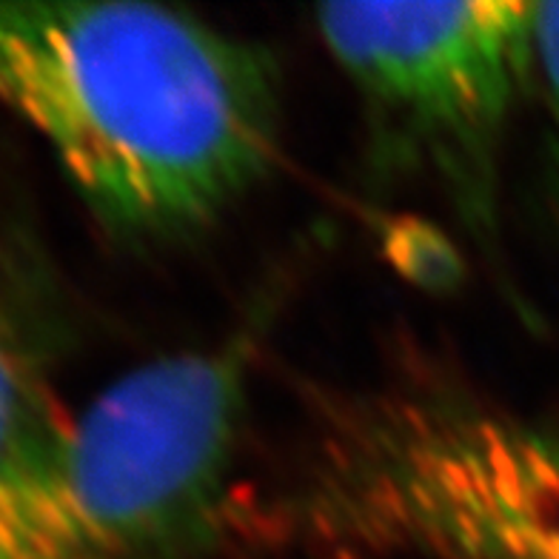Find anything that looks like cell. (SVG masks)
I'll return each instance as SVG.
<instances>
[{
  "label": "cell",
  "mask_w": 559,
  "mask_h": 559,
  "mask_svg": "<svg viewBox=\"0 0 559 559\" xmlns=\"http://www.w3.org/2000/svg\"><path fill=\"white\" fill-rule=\"evenodd\" d=\"M0 106L129 243L221 221L272 171L283 129L263 46L138 0L0 3Z\"/></svg>",
  "instance_id": "6da1fadb"
},
{
  "label": "cell",
  "mask_w": 559,
  "mask_h": 559,
  "mask_svg": "<svg viewBox=\"0 0 559 559\" xmlns=\"http://www.w3.org/2000/svg\"><path fill=\"white\" fill-rule=\"evenodd\" d=\"M258 323L63 414L0 472V559H189L226 525Z\"/></svg>",
  "instance_id": "7a4b0ae2"
},
{
  "label": "cell",
  "mask_w": 559,
  "mask_h": 559,
  "mask_svg": "<svg viewBox=\"0 0 559 559\" xmlns=\"http://www.w3.org/2000/svg\"><path fill=\"white\" fill-rule=\"evenodd\" d=\"M297 525L368 559H559V431L465 391H366L325 417Z\"/></svg>",
  "instance_id": "3957f363"
},
{
  "label": "cell",
  "mask_w": 559,
  "mask_h": 559,
  "mask_svg": "<svg viewBox=\"0 0 559 559\" xmlns=\"http://www.w3.org/2000/svg\"><path fill=\"white\" fill-rule=\"evenodd\" d=\"M391 166L426 171L491 226L500 148L534 67V3H334L314 12Z\"/></svg>",
  "instance_id": "277c9868"
},
{
  "label": "cell",
  "mask_w": 559,
  "mask_h": 559,
  "mask_svg": "<svg viewBox=\"0 0 559 559\" xmlns=\"http://www.w3.org/2000/svg\"><path fill=\"white\" fill-rule=\"evenodd\" d=\"M21 297L0 274V472L63 417L55 408L44 337Z\"/></svg>",
  "instance_id": "5b68a950"
},
{
  "label": "cell",
  "mask_w": 559,
  "mask_h": 559,
  "mask_svg": "<svg viewBox=\"0 0 559 559\" xmlns=\"http://www.w3.org/2000/svg\"><path fill=\"white\" fill-rule=\"evenodd\" d=\"M534 67L543 78L559 123V0L534 3Z\"/></svg>",
  "instance_id": "8992f818"
},
{
  "label": "cell",
  "mask_w": 559,
  "mask_h": 559,
  "mask_svg": "<svg viewBox=\"0 0 559 559\" xmlns=\"http://www.w3.org/2000/svg\"><path fill=\"white\" fill-rule=\"evenodd\" d=\"M400 235L405 237V272L412 277H423L431 286L437 283V277L451 280L454 258H451V249L442 237H437L435 231H426V228H408V231L403 228Z\"/></svg>",
  "instance_id": "52a82bcc"
}]
</instances>
